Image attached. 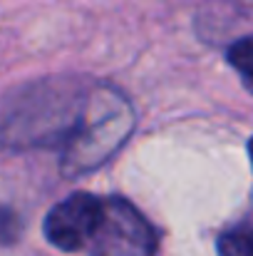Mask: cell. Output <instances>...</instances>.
I'll use <instances>...</instances> for the list:
<instances>
[{"label":"cell","mask_w":253,"mask_h":256,"mask_svg":"<svg viewBox=\"0 0 253 256\" xmlns=\"http://www.w3.org/2000/svg\"><path fill=\"white\" fill-rule=\"evenodd\" d=\"M92 87L82 75H50L15 87L0 102V147L65 150L82 127Z\"/></svg>","instance_id":"cell-1"},{"label":"cell","mask_w":253,"mask_h":256,"mask_svg":"<svg viewBox=\"0 0 253 256\" xmlns=\"http://www.w3.org/2000/svg\"><path fill=\"white\" fill-rule=\"evenodd\" d=\"M134 127L137 112L129 97L119 87L94 82L82 127L60 154L62 174L75 179L99 170L129 140Z\"/></svg>","instance_id":"cell-2"},{"label":"cell","mask_w":253,"mask_h":256,"mask_svg":"<svg viewBox=\"0 0 253 256\" xmlns=\"http://www.w3.org/2000/svg\"><path fill=\"white\" fill-rule=\"evenodd\" d=\"M104 212L107 199L89 192H75L47 212L42 224L45 239L60 252L89 249L104 222Z\"/></svg>","instance_id":"cell-3"},{"label":"cell","mask_w":253,"mask_h":256,"mask_svg":"<svg viewBox=\"0 0 253 256\" xmlns=\"http://www.w3.org/2000/svg\"><path fill=\"white\" fill-rule=\"evenodd\" d=\"M157 232L127 199H107L104 222L89 246L92 256H154Z\"/></svg>","instance_id":"cell-4"},{"label":"cell","mask_w":253,"mask_h":256,"mask_svg":"<svg viewBox=\"0 0 253 256\" xmlns=\"http://www.w3.org/2000/svg\"><path fill=\"white\" fill-rule=\"evenodd\" d=\"M226 60L236 70V75L241 78L244 87L253 94V35L239 38L234 45H229Z\"/></svg>","instance_id":"cell-5"},{"label":"cell","mask_w":253,"mask_h":256,"mask_svg":"<svg viewBox=\"0 0 253 256\" xmlns=\"http://www.w3.org/2000/svg\"><path fill=\"white\" fill-rule=\"evenodd\" d=\"M219 256H253V226L224 232L216 242Z\"/></svg>","instance_id":"cell-6"},{"label":"cell","mask_w":253,"mask_h":256,"mask_svg":"<svg viewBox=\"0 0 253 256\" xmlns=\"http://www.w3.org/2000/svg\"><path fill=\"white\" fill-rule=\"evenodd\" d=\"M22 234V219L20 214L10 206L0 202V246H12L17 244Z\"/></svg>","instance_id":"cell-7"},{"label":"cell","mask_w":253,"mask_h":256,"mask_svg":"<svg viewBox=\"0 0 253 256\" xmlns=\"http://www.w3.org/2000/svg\"><path fill=\"white\" fill-rule=\"evenodd\" d=\"M249 157H251V164H253V137H251V142H249Z\"/></svg>","instance_id":"cell-8"}]
</instances>
